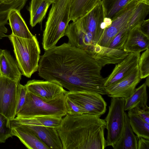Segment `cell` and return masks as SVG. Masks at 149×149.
Returning a JSON list of instances; mask_svg holds the SVG:
<instances>
[{"label":"cell","mask_w":149,"mask_h":149,"mask_svg":"<svg viewBox=\"0 0 149 149\" xmlns=\"http://www.w3.org/2000/svg\"><path fill=\"white\" fill-rule=\"evenodd\" d=\"M102 67L85 51L64 43L45 51L40 56V77L72 92L88 91L107 94Z\"/></svg>","instance_id":"6da1fadb"},{"label":"cell","mask_w":149,"mask_h":149,"mask_svg":"<svg viewBox=\"0 0 149 149\" xmlns=\"http://www.w3.org/2000/svg\"><path fill=\"white\" fill-rule=\"evenodd\" d=\"M100 116L67 114L57 129L63 149H104L106 123Z\"/></svg>","instance_id":"7a4b0ae2"},{"label":"cell","mask_w":149,"mask_h":149,"mask_svg":"<svg viewBox=\"0 0 149 149\" xmlns=\"http://www.w3.org/2000/svg\"><path fill=\"white\" fill-rule=\"evenodd\" d=\"M70 0H55L49 10L44 30L42 44L45 51L56 46L65 36L70 21Z\"/></svg>","instance_id":"3957f363"},{"label":"cell","mask_w":149,"mask_h":149,"mask_svg":"<svg viewBox=\"0 0 149 149\" xmlns=\"http://www.w3.org/2000/svg\"><path fill=\"white\" fill-rule=\"evenodd\" d=\"M13 48L17 64L22 75L30 78L38 71L40 50L36 36L31 38L8 36Z\"/></svg>","instance_id":"277c9868"},{"label":"cell","mask_w":149,"mask_h":149,"mask_svg":"<svg viewBox=\"0 0 149 149\" xmlns=\"http://www.w3.org/2000/svg\"><path fill=\"white\" fill-rule=\"evenodd\" d=\"M65 100V94L54 99L46 100L28 91L25 102L17 113V117L50 116L63 117L67 114Z\"/></svg>","instance_id":"5b68a950"},{"label":"cell","mask_w":149,"mask_h":149,"mask_svg":"<svg viewBox=\"0 0 149 149\" xmlns=\"http://www.w3.org/2000/svg\"><path fill=\"white\" fill-rule=\"evenodd\" d=\"M125 99L111 98L107 115L104 119L107 130V146L112 147L122 133L125 123Z\"/></svg>","instance_id":"8992f818"},{"label":"cell","mask_w":149,"mask_h":149,"mask_svg":"<svg viewBox=\"0 0 149 149\" xmlns=\"http://www.w3.org/2000/svg\"><path fill=\"white\" fill-rule=\"evenodd\" d=\"M20 84L0 75V113L10 120L16 116Z\"/></svg>","instance_id":"52a82bcc"},{"label":"cell","mask_w":149,"mask_h":149,"mask_svg":"<svg viewBox=\"0 0 149 149\" xmlns=\"http://www.w3.org/2000/svg\"><path fill=\"white\" fill-rule=\"evenodd\" d=\"M80 18L83 28L93 36L97 43L105 30L111 25L112 21L111 19L105 17L101 1Z\"/></svg>","instance_id":"ba28073f"},{"label":"cell","mask_w":149,"mask_h":149,"mask_svg":"<svg viewBox=\"0 0 149 149\" xmlns=\"http://www.w3.org/2000/svg\"><path fill=\"white\" fill-rule=\"evenodd\" d=\"M66 97L84 109L86 113L100 116L106 110V102L100 94L96 93L66 91Z\"/></svg>","instance_id":"9c48e42d"},{"label":"cell","mask_w":149,"mask_h":149,"mask_svg":"<svg viewBox=\"0 0 149 149\" xmlns=\"http://www.w3.org/2000/svg\"><path fill=\"white\" fill-rule=\"evenodd\" d=\"M139 2V0H132L117 14L111 25L105 30L98 44L108 47L114 37L127 25Z\"/></svg>","instance_id":"30bf717a"},{"label":"cell","mask_w":149,"mask_h":149,"mask_svg":"<svg viewBox=\"0 0 149 149\" xmlns=\"http://www.w3.org/2000/svg\"><path fill=\"white\" fill-rule=\"evenodd\" d=\"M65 36L68 38V43L89 54L97 44L93 36L83 28L80 18L69 24Z\"/></svg>","instance_id":"8fae6325"},{"label":"cell","mask_w":149,"mask_h":149,"mask_svg":"<svg viewBox=\"0 0 149 149\" xmlns=\"http://www.w3.org/2000/svg\"><path fill=\"white\" fill-rule=\"evenodd\" d=\"M141 79L138 66L129 75L118 82L105 87L107 95L111 98H127L133 93Z\"/></svg>","instance_id":"7c38bea8"},{"label":"cell","mask_w":149,"mask_h":149,"mask_svg":"<svg viewBox=\"0 0 149 149\" xmlns=\"http://www.w3.org/2000/svg\"><path fill=\"white\" fill-rule=\"evenodd\" d=\"M29 92L46 100H51L65 94L67 91L54 82L33 79L24 85Z\"/></svg>","instance_id":"4fadbf2b"},{"label":"cell","mask_w":149,"mask_h":149,"mask_svg":"<svg viewBox=\"0 0 149 149\" xmlns=\"http://www.w3.org/2000/svg\"><path fill=\"white\" fill-rule=\"evenodd\" d=\"M140 56V53H129L116 65L111 73L106 78L105 87L117 83L130 74L138 66Z\"/></svg>","instance_id":"5bb4252c"},{"label":"cell","mask_w":149,"mask_h":149,"mask_svg":"<svg viewBox=\"0 0 149 149\" xmlns=\"http://www.w3.org/2000/svg\"><path fill=\"white\" fill-rule=\"evenodd\" d=\"M129 53L123 50L97 44L94 45L90 54L102 67L108 64H118L125 58Z\"/></svg>","instance_id":"9a60e30c"},{"label":"cell","mask_w":149,"mask_h":149,"mask_svg":"<svg viewBox=\"0 0 149 149\" xmlns=\"http://www.w3.org/2000/svg\"><path fill=\"white\" fill-rule=\"evenodd\" d=\"M13 136L29 149H49L31 130L24 125H11Z\"/></svg>","instance_id":"2e32d148"},{"label":"cell","mask_w":149,"mask_h":149,"mask_svg":"<svg viewBox=\"0 0 149 149\" xmlns=\"http://www.w3.org/2000/svg\"><path fill=\"white\" fill-rule=\"evenodd\" d=\"M24 125L32 131L49 149H63L57 128L43 126Z\"/></svg>","instance_id":"e0dca14e"},{"label":"cell","mask_w":149,"mask_h":149,"mask_svg":"<svg viewBox=\"0 0 149 149\" xmlns=\"http://www.w3.org/2000/svg\"><path fill=\"white\" fill-rule=\"evenodd\" d=\"M149 46V37L141 31L138 26L129 31L123 50L128 53H140Z\"/></svg>","instance_id":"ac0fdd59"},{"label":"cell","mask_w":149,"mask_h":149,"mask_svg":"<svg viewBox=\"0 0 149 149\" xmlns=\"http://www.w3.org/2000/svg\"><path fill=\"white\" fill-rule=\"evenodd\" d=\"M0 75L19 82L21 79L17 63L6 49L0 50Z\"/></svg>","instance_id":"d6986e66"},{"label":"cell","mask_w":149,"mask_h":149,"mask_svg":"<svg viewBox=\"0 0 149 149\" xmlns=\"http://www.w3.org/2000/svg\"><path fill=\"white\" fill-rule=\"evenodd\" d=\"M63 117L57 116H37L28 117H17L10 120L11 125H24L43 126L57 128Z\"/></svg>","instance_id":"ffe728a7"},{"label":"cell","mask_w":149,"mask_h":149,"mask_svg":"<svg viewBox=\"0 0 149 149\" xmlns=\"http://www.w3.org/2000/svg\"><path fill=\"white\" fill-rule=\"evenodd\" d=\"M20 10L12 9L9 13L8 20L12 31V34L17 37L31 38L33 36L29 31L20 13Z\"/></svg>","instance_id":"44dd1931"},{"label":"cell","mask_w":149,"mask_h":149,"mask_svg":"<svg viewBox=\"0 0 149 149\" xmlns=\"http://www.w3.org/2000/svg\"><path fill=\"white\" fill-rule=\"evenodd\" d=\"M124 115V125L122 133L113 148L114 149H137V137L131 128L125 112Z\"/></svg>","instance_id":"7402d4cb"},{"label":"cell","mask_w":149,"mask_h":149,"mask_svg":"<svg viewBox=\"0 0 149 149\" xmlns=\"http://www.w3.org/2000/svg\"><path fill=\"white\" fill-rule=\"evenodd\" d=\"M101 0H70L69 19L74 22L89 12Z\"/></svg>","instance_id":"603a6c76"},{"label":"cell","mask_w":149,"mask_h":149,"mask_svg":"<svg viewBox=\"0 0 149 149\" xmlns=\"http://www.w3.org/2000/svg\"><path fill=\"white\" fill-rule=\"evenodd\" d=\"M52 4L44 0H31L28 10L30 15V24L31 27L35 26L42 21Z\"/></svg>","instance_id":"cb8c5ba5"},{"label":"cell","mask_w":149,"mask_h":149,"mask_svg":"<svg viewBox=\"0 0 149 149\" xmlns=\"http://www.w3.org/2000/svg\"><path fill=\"white\" fill-rule=\"evenodd\" d=\"M147 86L143 83L136 88L132 95L125 99V111H128L136 106L146 107L148 101Z\"/></svg>","instance_id":"d4e9b609"},{"label":"cell","mask_w":149,"mask_h":149,"mask_svg":"<svg viewBox=\"0 0 149 149\" xmlns=\"http://www.w3.org/2000/svg\"><path fill=\"white\" fill-rule=\"evenodd\" d=\"M149 12V4L139 2L131 16L126 25L130 31L138 26L145 20Z\"/></svg>","instance_id":"484cf974"},{"label":"cell","mask_w":149,"mask_h":149,"mask_svg":"<svg viewBox=\"0 0 149 149\" xmlns=\"http://www.w3.org/2000/svg\"><path fill=\"white\" fill-rule=\"evenodd\" d=\"M127 115L130 126L137 137L149 139V123L136 115L128 113Z\"/></svg>","instance_id":"4316f807"},{"label":"cell","mask_w":149,"mask_h":149,"mask_svg":"<svg viewBox=\"0 0 149 149\" xmlns=\"http://www.w3.org/2000/svg\"><path fill=\"white\" fill-rule=\"evenodd\" d=\"M132 0H102L105 17L112 20L117 14Z\"/></svg>","instance_id":"83f0119b"},{"label":"cell","mask_w":149,"mask_h":149,"mask_svg":"<svg viewBox=\"0 0 149 149\" xmlns=\"http://www.w3.org/2000/svg\"><path fill=\"white\" fill-rule=\"evenodd\" d=\"M13 136L10 119L0 113V143Z\"/></svg>","instance_id":"f1b7e54d"},{"label":"cell","mask_w":149,"mask_h":149,"mask_svg":"<svg viewBox=\"0 0 149 149\" xmlns=\"http://www.w3.org/2000/svg\"><path fill=\"white\" fill-rule=\"evenodd\" d=\"M129 30L125 26L113 38L108 47L123 50L127 40Z\"/></svg>","instance_id":"f546056e"},{"label":"cell","mask_w":149,"mask_h":149,"mask_svg":"<svg viewBox=\"0 0 149 149\" xmlns=\"http://www.w3.org/2000/svg\"><path fill=\"white\" fill-rule=\"evenodd\" d=\"M140 77L141 79L149 75V49L145 50L140 56L138 64Z\"/></svg>","instance_id":"4dcf8cb0"},{"label":"cell","mask_w":149,"mask_h":149,"mask_svg":"<svg viewBox=\"0 0 149 149\" xmlns=\"http://www.w3.org/2000/svg\"><path fill=\"white\" fill-rule=\"evenodd\" d=\"M65 104L67 114L70 115H79L86 113L84 109L66 96Z\"/></svg>","instance_id":"1f68e13d"},{"label":"cell","mask_w":149,"mask_h":149,"mask_svg":"<svg viewBox=\"0 0 149 149\" xmlns=\"http://www.w3.org/2000/svg\"><path fill=\"white\" fill-rule=\"evenodd\" d=\"M128 113L136 115L149 123V108L136 106L128 111Z\"/></svg>","instance_id":"d6a6232c"},{"label":"cell","mask_w":149,"mask_h":149,"mask_svg":"<svg viewBox=\"0 0 149 149\" xmlns=\"http://www.w3.org/2000/svg\"><path fill=\"white\" fill-rule=\"evenodd\" d=\"M27 91L28 90L25 86L20 84L18 98L16 114L22 108L25 102Z\"/></svg>","instance_id":"836d02e7"},{"label":"cell","mask_w":149,"mask_h":149,"mask_svg":"<svg viewBox=\"0 0 149 149\" xmlns=\"http://www.w3.org/2000/svg\"><path fill=\"white\" fill-rule=\"evenodd\" d=\"M137 149H149V139L142 137H138Z\"/></svg>","instance_id":"e575fe53"},{"label":"cell","mask_w":149,"mask_h":149,"mask_svg":"<svg viewBox=\"0 0 149 149\" xmlns=\"http://www.w3.org/2000/svg\"><path fill=\"white\" fill-rule=\"evenodd\" d=\"M141 31L145 35L149 37V19L145 20L139 26Z\"/></svg>","instance_id":"d590c367"},{"label":"cell","mask_w":149,"mask_h":149,"mask_svg":"<svg viewBox=\"0 0 149 149\" xmlns=\"http://www.w3.org/2000/svg\"><path fill=\"white\" fill-rule=\"evenodd\" d=\"M3 2L6 3H10L13 2L14 0H0Z\"/></svg>","instance_id":"8d00e7d4"},{"label":"cell","mask_w":149,"mask_h":149,"mask_svg":"<svg viewBox=\"0 0 149 149\" xmlns=\"http://www.w3.org/2000/svg\"><path fill=\"white\" fill-rule=\"evenodd\" d=\"M146 79V81L145 82V84L147 86L149 87V76L147 77Z\"/></svg>","instance_id":"74e56055"},{"label":"cell","mask_w":149,"mask_h":149,"mask_svg":"<svg viewBox=\"0 0 149 149\" xmlns=\"http://www.w3.org/2000/svg\"><path fill=\"white\" fill-rule=\"evenodd\" d=\"M141 2H144L148 4H149V0H139Z\"/></svg>","instance_id":"f35d334b"},{"label":"cell","mask_w":149,"mask_h":149,"mask_svg":"<svg viewBox=\"0 0 149 149\" xmlns=\"http://www.w3.org/2000/svg\"><path fill=\"white\" fill-rule=\"evenodd\" d=\"M45 1H46L52 3L54 2L55 0H44Z\"/></svg>","instance_id":"ab89813d"}]
</instances>
